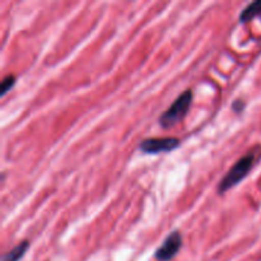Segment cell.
Masks as SVG:
<instances>
[{
    "instance_id": "obj_1",
    "label": "cell",
    "mask_w": 261,
    "mask_h": 261,
    "mask_svg": "<svg viewBox=\"0 0 261 261\" xmlns=\"http://www.w3.org/2000/svg\"><path fill=\"white\" fill-rule=\"evenodd\" d=\"M256 155L257 153L255 152V149L252 150V152H249L247 154L242 155V157L229 168L227 175L221 180V182H219L218 185V194L222 195V194L228 191L229 189H232L233 186L239 185V184L249 175L250 171H251L252 167L255 166Z\"/></svg>"
},
{
    "instance_id": "obj_2",
    "label": "cell",
    "mask_w": 261,
    "mask_h": 261,
    "mask_svg": "<svg viewBox=\"0 0 261 261\" xmlns=\"http://www.w3.org/2000/svg\"><path fill=\"white\" fill-rule=\"evenodd\" d=\"M191 102H193V92L190 89L182 92L172 102V105L160 116L158 122L161 124V126L168 129V127L182 121L186 115H188L189 110H190Z\"/></svg>"
},
{
    "instance_id": "obj_3",
    "label": "cell",
    "mask_w": 261,
    "mask_h": 261,
    "mask_svg": "<svg viewBox=\"0 0 261 261\" xmlns=\"http://www.w3.org/2000/svg\"><path fill=\"white\" fill-rule=\"evenodd\" d=\"M180 145V140L173 137L149 138L140 142L139 149L145 154H158V153L172 152Z\"/></svg>"
},
{
    "instance_id": "obj_4",
    "label": "cell",
    "mask_w": 261,
    "mask_h": 261,
    "mask_svg": "<svg viewBox=\"0 0 261 261\" xmlns=\"http://www.w3.org/2000/svg\"><path fill=\"white\" fill-rule=\"evenodd\" d=\"M182 246V236L178 231H173L168 234L160 247L155 250L154 257L157 261H170L177 255Z\"/></svg>"
},
{
    "instance_id": "obj_5",
    "label": "cell",
    "mask_w": 261,
    "mask_h": 261,
    "mask_svg": "<svg viewBox=\"0 0 261 261\" xmlns=\"http://www.w3.org/2000/svg\"><path fill=\"white\" fill-rule=\"evenodd\" d=\"M28 249H30V242H28L27 240H24V241L19 242L17 246L13 247L10 251L5 252V254L3 255L2 261H19L23 256H24V254L27 252Z\"/></svg>"
},
{
    "instance_id": "obj_6",
    "label": "cell",
    "mask_w": 261,
    "mask_h": 261,
    "mask_svg": "<svg viewBox=\"0 0 261 261\" xmlns=\"http://www.w3.org/2000/svg\"><path fill=\"white\" fill-rule=\"evenodd\" d=\"M261 13V0H256V2H252L247 5L246 8H244V10L240 14V22H250L252 18L257 17Z\"/></svg>"
},
{
    "instance_id": "obj_7",
    "label": "cell",
    "mask_w": 261,
    "mask_h": 261,
    "mask_svg": "<svg viewBox=\"0 0 261 261\" xmlns=\"http://www.w3.org/2000/svg\"><path fill=\"white\" fill-rule=\"evenodd\" d=\"M15 84V76L9 74V75L5 76L2 81V84H0V96H5L7 92H9L10 89L13 88V86Z\"/></svg>"
},
{
    "instance_id": "obj_8",
    "label": "cell",
    "mask_w": 261,
    "mask_h": 261,
    "mask_svg": "<svg viewBox=\"0 0 261 261\" xmlns=\"http://www.w3.org/2000/svg\"><path fill=\"white\" fill-rule=\"evenodd\" d=\"M244 107H245L244 102H242V101H236L233 103V106H232V109H233L236 112H241L242 110H244Z\"/></svg>"
}]
</instances>
